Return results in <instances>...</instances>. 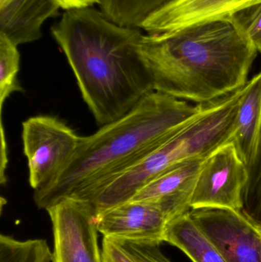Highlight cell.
<instances>
[{
    "label": "cell",
    "mask_w": 261,
    "mask_h": 262,
    "mask_svg": "<svg viewBox=\"0 0 261 262\" xmlns=\"http://www.w3.org/2000/svg\"><path fill=\"white\" fill-rule=\"evenodd\" d=\"M260 229H261V228H260Z\"/></svg>",
    "instance_id": "obj_24"
},
{
    "label": "cell",
    "mask_w": 261,
    "mask_h": 262,
    "mask_svg": "<svg viewBox=\"0 0 261 262\" xmlns=\"http://www.w3.org/2000/svg\"><path fill=\"white\" fill-rule=\"evenodd\" d=\"M60 8L66 10L91 7L93 4H100L101 0H54Z\"/></svg>",
    "instance_id": "obj_22"
},
{
    "label": "cell",
    "mask_w": 261,
    "mask_h": 262,
    "mask_svg": "<svg viewBox=\"0 0 261 262\" xmlns=\"http://www.w3.org/2000/svg\"><path fill=\"white\" fill-rule=\"evenodd\" d=\"M140 53L154 92L205 104L246 85L257 50L221 19L144 35Z\"/></svg>",
    "instance_id": "obj_2"
},
{
    "label": "cell",
    "mask_w": 261,
    "mask_h": 262,
    "mask_svg": "<svg viewBox=\"0 0 261 262\" xmlns=\"http://www.w3.org/2000/svg\"><path fill=\"white\" fill-rule=\"evenodd\" d=\"M103 237L119 241L165 243L168 219L156 205L128 201L96 215Z\"/></svg>",
    "instance_id": "obj_9"
},
{
    "label": "cell",
    "mask_w": 261,
    "mask_h": 262,
    "mask_svg": "<svg viewBox=\"0 0 261 262\" xmlns=\"http://www.w3.org/2000/svg\"><path fill=\"white\" fill-rule=\"evenodd\" d=\"M20 55L15 46L6 35L0 33V114L3 123V104L14 92H24L18 79Z\"/></svg>",
    "instance_id": "obj_17"
},
{
    "label": "cell",
    "mask_w": 261,
    "mask_h": 262,
    "mask_svg": "<svg viewBox=\"0 0 261 262\" xmlns=\"http://www.w3.org/2000/svg\"><path fill=\"white\" fill-rule=\"evenodd\" d=\"M261 122V72L244 87L232 142L245 164L252 163Z\"/></svg>",
    "instance_id": "obj_13"
},
{
    "label": "cell",
    "mask_w": 261,
    "mask_h": 262,
    "mask_svg": "<svg viewBox=\"0 0 261 262\" xmlns=\"http://www.w3.org/2000/svg\"><path fill=\"white\" fill-rule=\"evenodd\" d=\"M228 19L261 53V3L239 11Z\"/></svg>",
    "instance_id": "obj_19"
},
{
    "label": "cell",
    "mask_w": 261,
    "mask_h": 262,
    "mask_svg": "<svg viewBox=\"0 0 261 262\" xmlns=\"http://www.w3.org/2000/svg\"><path fill=\"white\" fill-rule=\"evenodd\" d=\"M248 172L249 180L244 192L242 212L261 228V122L255 154Z\"/></svg>",
    "instance_id": "obj_18"
},
{
    "label": "cell",
    "mask_w": 261,
    "mask_h": 262,
    "mask_svg": "<svg viewBox=\"0 0 261 262\" xmlns=\"http://www.w3.org/2000/svg\"><path fill=\"white\" fill-rule=\"evenodd\" d=\"M261 0H174L156 11L139 26L147 34L183 29L216 20L228 19Z\"/></svg>",
    "instance_id": "obj_11"
},
{
    "label": "cell",
    "mask_w": 261,
    "mask_h": 262,
    "mask_svg": "<svg viewBox=\"0 0 261 262\" xmlns=\"http://www.w3.org/2000/svg\"><path fill=\"white\" fill-rule=\"evenodd\" d=\"M59 8L54 0H11L0 7V33L17 46L36 41L44 21Z\"/></svg>",
    "instance_id": "obj_12"
},
{
    "label": "cell",
    "mask_w": 261,
    "mask_h": 262,
    "mask_svg": "<svg viewBox=\"0 0 261 262\" xmlns=\"http://www.w3.org/2000/svg\"><path fill=\"white\" fill-rule=\"evenodd\" d=\"M165 243L180 249L193 262H226L193 221L189 212L168 223Z\"/></svg>",
    "instance_id": "obj_14"
},
{
    "label": "cell",
    "mask_w": 261,
    "mask_h": 262,
    "mask_svg": "<svg viewBox=\"0 0 261 262\" xmlns=\"http://www.w3.org/2000/svg\"><path fill=\"white\" fill-rule=\"evenodd\" d=\"M174 0H101V12L113 23L139 28L156 11Z\"/></svg>",
    "instance_id": "obj_15"
},
{
    "label": "cell",
    "mask_w": 261,
    "mask_h": 262,
    "mask_svg": "<svg viewBox=\"0 0 261 262\" xmlns=\"http://www.w3.org/2000/svg\"><path fill=\"white\" fill-rule=\"evenodd\" d=\"M46 211L52 226V262H103L90 201L67 197Z\"/></svg>",
    "instance_id": "obj_6"
},
{
    "label": "cell",
    "mask_w": 261,
    "mask_h": 262,
    "mask_svg": "<svg viewBox=\"0 0 261 262\" xmlns=\"http://www.w3.org/2000/svg\"><path fill=\"white\" fill-rule=\"evenodd\" d=\"M0 262H52V250L41 238L22 241L1 234Z\"/></svg>",
    "instance_id": "obj_16"
},
{
    "label": "cell",
    "mask_w": 261,
    "mask_h": 262,
    "mask_svg": "<svg viewBox=\"0 0 261 262\" xmlns=\"http://www.w3.org/2000/svg\"><path fill=\"white\" fill-rule=\"evenodd\" d=\"M249 180L248 167L232 142L210 154L195 181L191 209L214 207L242 211Z\"/></svg>",
    "instance_id": "obj_7"
},
{
    "label": "cell",
    "mask_w": 261,
    "mask_h": 262,
    "mask_svg": "<svg viewBox=\"0 0 261 262\" xmlns=\"http://www.w3.org/2000/svg\"><path fill=\"white\" fill-rule=\"evenodd\" d=\"M226 262H261V229L242 211L199 208L189 212Z\"/></svg>",
    "instance_id": "obj_8"
},
{
    "label": "cell",
    "mask_w": 261,
    "mask_h": 262,
    "mask_svg": "<svg viewBox=\"0 0 261 262\" xmlns=\"http://www.w3.org/2000/svg\"><path fill=\"white\" fill-rule=\"evenodd\" d=\"M11 0H0V7H3L5 5L7 4Z\"/></svg>",
    "instance_id": "obj_23"
},
{
    "label": "cell",
    "mask_w": 261,
    "mask_h": 262,
    "mask_svg": "<svg viewBox=\"0 0 261 262\" xmlns=\"http://www.w3.org/2000/svg\"><path fill=\"white\" fill-rule=\"evenodd\" d=\"M103 262H141L120 242L103 237L101 243Z\"/></svg>",
    "instance_id": "obj_21"
},
{
    "label": "cell",
    "mask_w": 261,
    "mask_h": 262,
    "mask_svg": "<svg viewBox=\"0 0 261 262\" xmlns=\"http://www.w3.org/2000/svg\"><path fill=\"white\" fill-rule=\"evenodd\" d=\"M52 33L101 127L120 119L153 92L140 53L139 28L116 24L94 8L64 12Z\"/></svg>",
    "instance_id": "obj_1"
},
{
    "label": "cell",
    "mask_w": 261,
    "mask_h": 262,
    "mask_svg": "<svg viewBox=\"0 0 261 262\" xmlns=\"http://www.w3.org/2000/svg\"><path fill=\"white\" fill-rule=\"evenodd\" d=\"M244 88L205 104L202 112L133 166L107 182L90 199L97 214L131 200L139 189L167 169L206 158L234 136Z\"/></svg>",
    "instance_id": "obj_4"
},
{
    "label": "cell",
    "mask_w": 261,
    "mask_h": 262,
    "mask_svg": "<svg viewBox=\"0 0 261 262\" xmlns=\"http://www.w3.org/2000/svg\"><path fill=\"white\" fill-rule=\"evenodd\" d=\"M206 158L188 160L167 169L143 186L129 201L156 205L169 223L189 212L195 181Z\"/></svg>",
    "instance_id": "obj_10"
},
{
    "label": "cell",
    "mask_w": 261,
    "mask_h": 262,
    "mask_svg": "<svg viewBox=\"0 0 261 262\" xmlns=\"http://www.w3.org/2000/svg\"><path fill=\"white\" fill-rule=\"evenodd\" d=\"M21 138L29 185L35 191L59 175L73 158L82 137L56 117L38 115L22 123Z\"/></svg>",
    "instance_id": "obj_5"
},
{
    "label": "cell",
    "mask_w": 261,
    "mask_h": 262,
    "mask_svg": "<svg viewBox=\"0 0 261 262\" xmlns=\"http://www.w3.org/2000/svg\"><path fill=\"white\" fill-rule=\"evenodd\" d=\"M205 104L150 92L122 118L82 137L73 158L59 175L34 192L35 205L47 210L67 197L88 200L196 118Z\"/></svg>",
    "instance_id": "obj_3"
},
{
    "label": "cell",
    "mask_w": 261,
    "mask_h": 262,
    "mask_svg": "<svg viewBox=\"0 0 261 262\" xmlns=\"http://www.w3.org/2000/svg\"><path fill=\"white\" fill-rule=\"evenodd\" d=\"M120 242L141 262H173L160 249V244L147 242Z\"/></svg>",
    "instance_id": "obj_20"
}]
</instances>
